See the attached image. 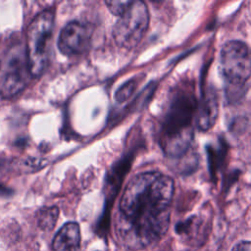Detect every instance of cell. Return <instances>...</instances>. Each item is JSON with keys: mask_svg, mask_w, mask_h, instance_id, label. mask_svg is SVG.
<instances>
[{"mask_svg": "<svg viewBox=\"0 0 251 251\" xmlns=\"http://www.w3.org/2000/svg\"><path fill=\"white\" fill-rule=\"evenodd\" d=\"M1 165H2V160L0 159V166H1Z\"/></svg>", "mask_w": 251, "mask_h": 251, "instance_id": "9a60e30c", "label": "cell"}, {"mask_svg": "<svg viewBox=\"0 0 251 251\" xmlns=\"http://www.w3.org/2000/svg\"><path fill=\"white\" fill-rule=\"evenodd\" d=\"M31 76L25 43H14L0 55V95L3 98L19 94Z\"/></svg>", "mask_w": 251, "mask_h": 251, "instance_id": "277c9868", "label": "cell"}, {"mask_svg": "<svg viewBox=\"0 0 251 251\" xmlns=\"http://www.w3.org/2000/svg\"><path fill=\"white\" fill-rule=\"evenodd\" d=\"M135 81L134 80H129L126 83L123 84L116 92V100L118 102H124L126 99H128V97L132 94V92L135 89Z\"/></svg>", "mask_w": 251, "mask_h": 251, "instance_id": "8fae6325", "label": "cell"}, {"mask_svg": "<svg viewBox=\"0 0 251 251\" xmlns=\"http://www.w3.org/2000/svg\"><path fill=\"white\" fill-rule=\"evenodd\" d=\"M46 160H43V159H38V158H28L26 159L23 165L24 167L25 168H28L29 171H36V170H39L41 168H43L45 165H46Z\"/></svg>", "mask_w": 251, "mask_h": 251, "instance_id": "4fadbf2b", "label": "cell"}, {"mask_svg": "<svg viewBox=\"0 0 251 251\" xmlns=\"http://www.w3.org/2000/svg\"><path fill=\"white\" fill-rule=\"evenodd\" d=\"M197 105L193 91L186 86L173 94L160 130V144L168 156L179 158L190 148Z\"/></svg>", "mask_w": 251, "mask_h": 251, "instance_id": "7a4b0ae2", "label": "cell"}, {"mask_svg": "<svg viewBox=\"0 0 251 251\" xmlns=\"http://www.w3.org/2000/svg\"><path fill=\"white\" fill-rule=\"evenodd\" d=\"M130 1H107L106 5L110 12L117 17H120L127 8Z\"/></svg>", "mask_w": 251, "mask_h": 251, "instance_id": "7c38bea8", "label": "cell"}, {"mask_svg": "<svg viewBox=\"0 0 251 251\" xmlns=\"http://www.w3.org/2000/svg\"><path fill=\"white\" fill-rule=\"evenodd\" d=\"M148 25L149 12L146 4L142 1H130L114 26V39L120 47L131 49L141 41Z\"/></svg>", "mask_w": 251, "mask_h": 251, "instance_id": "8992f818", "label": "cell"}, {"mask_svg": "<svg viewBox=\"0 0 251 251\" xmlns=\"http://www.w3.org/2000/svg\"><path fill=\"white\" fill-rule=\"evenodd\" d=\"M175 183L159 172H143L127 182L121 201L120 233L127 245L154 244L168 230Z\"/></svg>", "mask_w": 251, "mask_h": 251, "instance_id": "6da1fadb", "label": "cell"}, {"mask_svg": "<svg viewBox=\"0 0 251 251\" xmlns=\"http://www.w3.org/2000/svg\"><path fill=\"white\" fill-rule=\"evenodd\" d=\"M54 27V13L44 10L31 21L26 31L25 48L32 76H39L45 70Z\"/></svg>", "mask_w": 251, "mask_h": 251, "instance_id": "5b68a950", "label": "cell"}, {"mask_svg": "<svg viewBox=\"0 0 251 251\" xmlns=\"http://www.w3.org/2000/svg\"><path fill=\"white\" fill-rule=\"evenodd\" d=\"M90 37L91 30L87 25L73 21L62 29L58 39V48L66 56L76 55L88 47Z\"/></svg>", "mask_w": 251, "mask_h": 251, "instance_id": "52a82bcc", "label": "cell"}, {"mask_svg": "<svg viewBox=\"0 0 251 251\" xmlns=\"http://www.w3.org/2000/svg\"><path fill=\"white\" fill-rule=\"evenodd\" d=\"M231 251H251V241H240L233 246Z\"/></svg>", "mask_w": 251, "mask_h": 251, "instance_id": "5bb4252c", "label": "cell"}, {"mask_svg": "<svg viewBox=\"0 0 251 251\" xmlns=\"http://www.w3.org/2000/svg\"><path fill=\"white\" fill-rule=\"evenodd\" d=\"M219 102L217 92L213 89H208L203 94L200 103L197 105L195 124L201 130H208L211 128L218 117Z\"/></svg>", "mask_w": 251, "mask_h": 251, "instance_id": "ba28073f", "label": "cell"}, {"mask_svg": "<svg viewBox=\"0 0 251 251\" xmlns=\"http://www.w3.org/2000/svg\"><path fill=\"white\" fill-rule=\"evenodd\" d=\"M220 62L226 96L229 101L238 100L243 96L245 83L251 76V50L242 41H227L221 50Z\"/></svg>", "mask_w": 251, "mask_h": 251, "instance_id": "3957f363", "label": "cell"}, {"mask_svg": "<svg viewBox=\"0 0 251 251\" xmlns=\"http://www.w3.org/2000/svg\"><path fill=\"white\" fill-rule=\"evenodd\" d=\"M59 217V209L56 206L41 208L36 216L37 225L42 230H52Z\"/></svg>", "mask_w": 251, "mask_h": 251, "instance_id": "30bf717a", "label": "cell"}, {"mask_svg": "<svg viewBox=\"0 0 251 251\" xmlns=\"http://www.w3.org/2000/svg\"><path fill=\"white\" fill-rule=\"evenodd\" d=\"M79 245L80 229L75 222L65 224L53 239L54 251H77Z\"/></svg>", "mask_w": 251, "mask_h": 251, "instance_id": "9c48e42d", "label": "cell"}]
</instances>
